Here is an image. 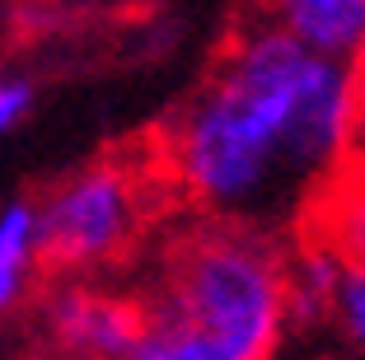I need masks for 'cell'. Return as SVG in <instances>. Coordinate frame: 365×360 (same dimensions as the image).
Returning a JSON list of instances; mask_svg holds the SVG:
<instances>
[{
  "instance_id": "4",
  "label": "cell",
  "mask_w": 365,
  "mask_h": 360,
  "mask_svg": "<svg viewBox=\"0 0 365 360\" xmlns=\"http://www.w3.org/2000/svg\"><path fill=\"white\" fill-rule=\"evenodd\" d=\"M140 332V295H127L108 281L61 276L38 295V337L56 360H122Z\"/></svg>"
},
{
  "instance_id": "5",
  "label": "cell",
  "mask_w": 365,
  "mask_h": 360,
  "mask_svg": "<svg viewBox=\"0 0 365 360\" xmlns=\"http://www.w3.org/2000/svg\"><path fill=\"white\" fill-rule=\"evenodd\" d=\"M267 19L328 66L351 71L365 61V0H281Z\"/></svg>"
},
{
  "instance_id": "6",
  "label": "cell",
  "mask_w": 365,
  "mask_h": 360,
  "mask_svg": "<svg viewBox=\"0 0 365 360\" xmlns=\"http://www.w3.org/2000/svg\"><path fill=\"white\" fill-rule=\"evenodd\" d=\"M295 239L328 253L346 272H365V164L342 169L314 197Z\"/></svg>"
},
{
  "instance_id": "8",
  "label": "cell",
  "mask_w": 365,
  "mask_h": 360,
  "mask_svg": "<svg viewBox=\"0 0 365 360\" xmlns=\"http://www.w3.org/2000/svg\"><path fill=\"white\" fill-rule=\"evenodd\" d=\"M323 337L337 346L342 360H365V272L337 267L328 318H323Z\"/></svg>"
},
{
  "instance_id": "12",
  "label": "cell",
  "mask_w": 365,
  "mask_h": 360,
  "mask_svg": "<svg viewBox=\"0 0 365 360\" xmlns=\"http://www.w3.org/2000/svg\"><path fill=\"white\" fill-rule=\"evenodd\" d=\"M323 360H342V356H323Z\"/></svg>"
},
{
  "instance_id": "9",
  "label": "cell",
  "mask_w": 365,
  "mask_h": 360,
  "mask_svg": "<svg viewBox=\"0 0 365 360\" xmlns=\"http://www.w3.org/2000/svg\"><path fill=\"white\" fill-rule=\"evenodd\" d=\"M33 98H38V89H33L29 75L14 71V66H0V140L29 122Z\"/></svg>"
},
{
  "instance_id": "3",
  "label": "cell",
  "mask_w": 365,
  "mask_h": 360,
  "mask_svg": "<svg viewBox=\"0 0 365 360\" xmlns=\"http://www.w3.org/2000/svg\"><path fill=\"white\" fill-rule=\"evenodd\" d=\"M33 211L43 262L56 276L98 281L140 248L155 220V178L122 155L89 159L33 197Z\"/></svg>"
},
{
  "instance_id": "1",
  "label": "cell",
  "mask_w": 365,
  "mask_h": 360,
  "mask_svg": "<svg viewBox=\"0 0 365 360\" xmlns=\"http://www.w3.org/2000/svg\"><path fill=\"white\" fill-rule=\"evenodd\" d=\"M351 71L295 47L267 14L230 43L160 131L169 187L202 215L286 239L309 202L351 169Z\"/></svg>"
},
{
  "instance_id": "11",
  "label": "cell",
  "mask_w": 365,
  "mask_h": 360,
  "mask_svg": "<svg viewBox=\"0 0 365 360\" xmlns=\"http://www.w3.org/2000/svg\"><path fill=\"white\" fill-rule=\"evenodd\" d=\"M122 360H173V356H169V351H164L160 341L150 337V332H140V337H136V346H131Z\"/></svg>"
},
{
  "instance_id": "2",
  "label": "cell",
  "mask_w": 365,
  "mask_h": 360,
  "mask_svg": "<svg viewBox=\"0 0 365 360\" xmlns=\"http://www.w3.org/2000/svg\"><path fill=\"white\" fill-rule=\"evenodd\" d=\"M286 257L272 234L192 225L155 262L145 332L173 360H281L290 346Z\"/></svg>"
},
{
  "instance_id": "7",
  "label": "cell",
  "mask_w": 365,
  "mask_h": 360,
  "mask_svg": "<svg viewBox=\"0 0 365 360\" xmlns=\"http://www.w3.org/2000/svg\"><path fill=\"white\" fill-rule=\"evenodd\" d=\"M43 244H38V211L33 197L0 202V332L29 309L33 290H43Z\"/></svg>"
},
{
  "instance_id": "10",
  "label": "cell",
  "mask_w": 365,
  "mask_h": 360,
  "mask_svg": "<svg viewBox=\"0 0 365 360\" xmlns=\"http://www.w3.org/2000/svg\"><path fill=\"white\" fill-rule=\"evenodd\" d=\"M351 103H356V140H351V164H365V61L351 66Z\"/></svg>"
}]
</instances>
